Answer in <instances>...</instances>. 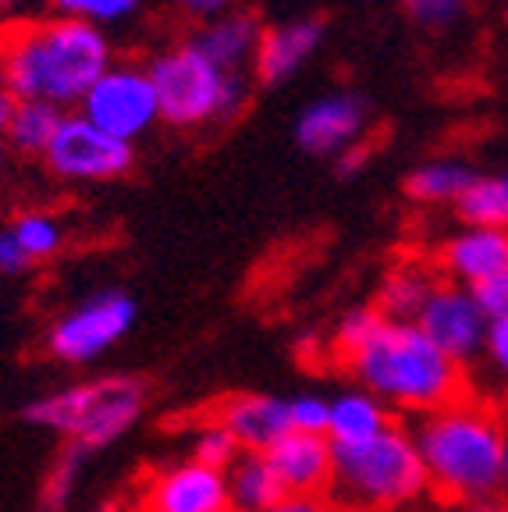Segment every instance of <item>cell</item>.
Returning <instances> with one entry per match:
<instances>
[{"label": "cell", "instance_id": "cell-37", "mask_svg": "<svg viewBox=\"0 0 508 512\" xmlns=\"http://www.w3.org/2000/svg\"><path fill=\"white\" fill-rule=\"evenodd\" d=\"M15 107H18V96L11 93V89L0 86V139H4V132H8L11 118H15Z\"/></svg>", "mask_w": 508, "mask_h": 512}, {"label": "cell", "instance_id": "cell-4", "mask_svg": "<svg viewBox=\"0 0 508 512\" xmlns=\"http://www.w3.org/2000/svg\"><path fill=\"white\" fill-rule=\"evenodd\" d=\"M150 384L135 374H104L64 384L57 392L32 399L22 416L40 431L61 434L82 452H104L118 445L146 413Z\"/></svg>", "mask_w": 508, "mask_h": 512}, {"label": "cell", "instance_id": "cell-34", "mask_svg": "<svg viewBox=\"0 0 508 512\" xmlns=\"http://www.w3.org/2000/svg\"><path fill=\"white\" fill-rule=\"evenodd\" d=\"M370 160H374V146L359 139V143L345 146L338 157H334V175L338 178H359L366 168H370Z\"/></svg>", "mask_w": 508, "mask_h": 512}, {"label": "cell", "instance_id": "cell-32", "mask_svg": "<svg viewBox=\"0 0 508 512\" xmlns=\"http://www.w3.org/2000/svg\"><path fill=\"white\" fill-rule=\"evenodd\" d=\"M484 360L491 363V370L508 381V313L494 317L487 324V342H484Z\"/></svg>", "mask_w": 508, "mask_h": 512}, {"label": "cell", "instance_id": "cell-1", "mask_svg": "<svg viewBox=\"0 0 508 512\" xmlns=\"http://www.w3.org/2000/svg\"><path fill=\"white\" fill-rule=\"evenodd\" d=\"M114 64L107 29L79 18H43L0 36V86L18 100L79 107L100 75Z\"/></svg>", "mask_w": 508, "mask_h": 512}, {"label": "cell", "instance_id": "cell-6", "mask_svg": "<svg viewBox=\"0 0 508 512\" xmlns=\"http://www.w3.org/2000/svg\"><path fill=\"white\" fill-rule=\"evenodd\" d=\"M146 72L157 89L160 121L171 128H207L235 121L249 104L246 72H224L192 40L164 47L150 57Z\"/></svg>", "mask_w": 508, "mask_h": 512}, {"label": "cell", "instance_id": "cell-7", "mask_svg": "<svg viewBox=\"0 0 508 512\" xmlns=\"http://www.w3.org/2000/svg\"><path fill=\"white\" fill-rule=\"evenodd\" d=\"M135 317H139V303L128 296L125 288L107 285L89 292L75 306L57 313L54 324L47 328V356H54L64 367H86L96 363L100 356L125 342L132 331Z\"/></svg>", "mask_w": 508, "mask_h": 512}, {"label": "cell", "instance_id": "cell-12", "mask_svg": "<svg viewBox=\"0 0 508 512\" xmlns=\"http://www.w3.org/2000/svg\"><path fill=\"white\" fill-rule=\"evenodd\" d=\"M143 512H224L231 509L228 470L182 459L157 470L143 488Z\"/></svg>", "mask_w": 508, "mask_h": 512}, {"label": "cell", "instance_id": "cell-30", "mask_svg": "<svg viewBox=\"0 0 508 512\" xmlns=\"http://www.w3.org/2000/svg\"><path fill=\"white\" fill-rule=\"evenodd\" d=\"M288 424H292V431L327 434V424H331V395H320V392L292 395L288 399Z\"/></svg>", "mask_w": 508, "mask_h": 512}, {"label": "cell", "instance_id": "cell-44", "mask_svg": "<svg viewBox=\"0 0 508 512\" xmlns=\"http://www.w3.org/2000/svg\"><path fill=\"white\" fill-rule=\"evenodd\" d=\"M505 25H508V11H505Z\"/></svg>", "mask_w": 508, "mask_h": 512}, {"label": "cell", "instance_id": "cell-2", "mask_svg": "<svg viewBox=\"0 0 508 512\" xmlns=\"http://www.w3.org/2000/svg\"><path fill=\"white\" fill-rule=\"evenodd\" d=\"M505 434V416L469 395L423 413L413 438L427 466L430 491L462 505L494 502L501 495Z\"/></svg>", "mask_w": 508, "mask_h": 512}, {"label": "cell", "instance_id": "cell-5", "mask_svg": "<svg viewBox=\"0 0 508 512\" xmlns=\"http://www.w3.org/2000/svg\"><path fill=\"white\" fill-rule=\"evenodd\" d=\"M430 491L427 466L409 427L391 420L374 438L334 445L331 495L352 512H384Z\"/></svg>", "mask_w": 508, "mask_h": 512}, {"label": "cell", "instance_id": "cell-29", "mask_svg": "<svg viewBox=\"0 0 508 512\" xmlns=\"http://www.w3.org/2000/svg\"><path fill=\"white\" fill-rule=\"evenodd\" d=\"M405 18L423 32H448L466 15V0H402Z\"/></svg>", "mask_w": 508, "mask_h": 512}, {"label": "cell", "instance_id": "cell-25", "mask_svg": "<svg viewBox=\"0 0 508 512\" xmlns=\"http://www.w3.org/2000/svg\"><path fill=\"white\" fill-rule=\"evenodd\" d=\"M11 232L18 235V242H22L32 264L54 260L64 249V224L54 214H47V210H25V214H18L11 221Z\"/></svg>", "mask_w": 508, "mask_h": 512}, {"label": "cell", "instance_id": "cell-38", "mask_svg": "<svg viewBox=\"0 0 508 512\" xmlns=\"http://www.w3.org/2000/svg\"><path fill=\"white\" fill-rule=\"evenodd\" d=\"M501 495H508V434H505V463H501Z\"/></svg>", "mask_w": 508, "mask_h": 512}, {"label": "cell", "instance_id": "cell-36", "mask_svg": "<svg viewBox=\"0 0 508 512\" xmlns=\"http://www.w3.org/2000/svg\"><path fill=\"white\" fill-rule=\"evenodd\" d=\"M267 512H338L327 495H285L278 505H270Z\"/></svg>", "mask_w": 508, "mask_h": 512}, {"label": "cell", "instance_id": "cell-26", "mask_svg": "<svg viewBox=\"0 0 508 512\" xmlns=\"http://www.w3.org/2000/svg\"><path fill=\"white\" fill-rule=\"evenodd\" d=\"M384 313L377 310V306H352V310H345L342 317H338V324H334L331 331V352L338 356V360H349L352 352L363 349L370 338L377 335V328L384 324Z\"/></svg>", "mask_w": 508, "mask_h": 512}, {"label": "cell", "instance_id": "cell-45", "mask_svg": "<svg viewBox=\"0 0 508 512\" xmlns=\"http://www.w3.org/2000/svg\"><path fill=\"white\" fill-rule=\"evenodd\" d=\"M505 406H508V395H505Z\"/></svg>", "mask_w": 508, "mask_h": 512}, {"label": "cell", "instance_id": "cell-20", "mask_svg": "<svg viewBox=\"0 0 508 512\" xmlns=\"http://www.w3.org/2000/svg\"><path fill=\"white\" fill-rule=\"evenodd\" d=\"M477 178V168L466 160L455 157H434L416 164L405 175V196L423 207H452L462 192L469 189V182Z\"/></svg>", "mask_w": 508, "mask_h": 512}, {"label": "cell", "instance_id": "cell-22", "mask_svg": "<svg viewBox=\"0 0 508 512\" xmlns=\"http://www.w3.org/2000/svg\"><path fill=\"white\" fill-rule=\"evenodd\" d=\"M64 107L47 104V100H18L15 118H11L4 143L22 157H43L50 146V139L57 136V128L64 121Z\"/></svg>", "mask_w": 508, "mask_h": 512}, {"label": "cell", "instance_id": "cell-15", "mask_svg": "<svg viewBox=\"0 0 508 512\" xmlns=\"http://www.w3.org/2000/svg\"><path fill=\"white\" fill-rule=\"evenodd\" d=\"M267 459L278 470L288 495H327L334 480V441L327 434L288 431Z\"/></svg>", "mask_w": 508, "mask_h": 512}, {"label": "cell", "instance_id": "cell-14", "mask_svg": "<svg viewBox=\"0 0 508 512\" xmlns=\"http://www.w3.org/2000/svg\"><path fill=\"white\" fill-rule=\"evenodd\" d=\"M214 420L235 434L242 452H267V448H274L292 431V424H288V399H281L274 392L224 395L214 409Z\"/></svg>", "mask_w": 508, "mask_h": 512}, {"label": "cell", "instance_id": "cell-23", "mask_svg": "<svg viewBox=\"0 0 508 512\" xmlns=\"http://www.w3.org/2000/svg\"><path fill=\"white\" fill-rule=\"evenodd\" d=\"M452 207L455 217L462 221V228H508L505 178L477 175Z\"/></svg>", "mask_w": 508, "mask_h": 512}, {"label": "cell", "instance_id": "cell-10", "mask_svg": "<svg viewBox=\"0 0 508 512\" xmlns=\"http://www.w3.org/2000/svg\"><path fill=\"white\" fill-rule=\"evenodd\" d=\"M420 331L445 352L448 360H455L459 367L484 360V342H487V324L484 310L477 306L469 285L459 281L437 278V285L430 288L427 303L416 313Z\"/></svg>", "mask_w": 508, "mask_h": 512}, {"label": "cell", "instance_id": "cell-24", "mask_svg": "<svg viewBox=\"0 0 508 512\" xmlns=\"http://www.w3.org/2000/svg\"><path fill=\"white\" fill-rule=\"evenodd\" d=\"M86 459H89V452H82L79 445H68V441H64L61 456L50 463L47 477H43V484H40V502H36L40 512H68Z\"/></svg>", "mask_w": 508, "mask_h": 512}, {"label": "cell", "instance_id": "cell-42", "mask_svg": "<svg viewBox=\"0 0 508 512\" xmlns=\"http://www.w3.org/2000/svg\"><path fill=\"white\" fill-rule=\"evenodd\" d=\"M501 178H505V189H508V175H501Z\"/></svg>", "mask_w": 508, "mask_h": 512}, {"label": "cell", "instance_id": "cell-9", "mask_svg": "<svg viewBox=\"0 0 508 512\" xmlns=\"http://www.w3.org/2000/svg\"><path fill=\"white\" fill-rule=\"evenodd\" d=\"M79 114L100 125L104 132H111V136L125 139V143L143 139L160 121L157 89H153L146 64L114 61L82 96Z\"/></svg>", "mask_w": 508, "mask_h": 512}, {"label": "cell", "instance_id": "cell-17", "mask_svg": "<svg viewBox=\"0 0 508 512\" xmlns=\"http://www.w3.org/2000/svg\"><path fill=\"white\" fill-rule=\"evenodd\" d=\"M263 29L267 25H263V18L256 11L231 8L228 15H217L199 25L189 40L224 72H246V68H253Z\"/></svg>", "mask_w": 508, "mask_h": 512}, {"label": "cell", "instance_id": "cell-16", "mask_svg": "<svg viewBox=\"0 0 508 512\" xmlns=\"http://www.w3.org/2000/svg\"><path fill=\"white\" fill-rule=\"evenodd\" d=\"M508 267V228H462L437 249L441 278L477 285Z\"/></svg>", "mask_w": 508, "mask_h": 512}, {"label": "cell", "instance_id": "cell-13", "mask_svg": "<svg viewBox=\"0 0 508 512\" xmlns=\"http://www.w3.org/2000/svg\"><path fill=\"white\" fill-rule=\"evenodd\" d=\"M324 40L327 22L320 15H302L278 25H267L253 57V75L263 86H281V82L295 79L320 54Z\"/></svg>", "mask_w": 508, "mask_h": 512}, {"label": "cell", "instance_id": "cell-39", "mask_svg": "<svg viewBox=\"0 0 508 512\" xmlns=\"http://www.w3.org/2000/svg\"><path fill=\"white\" fill-rule=\"evenodd\" d=\"M22 0H0V15H8V11H15Z\"/></svg>", "mask_w": 508, "mask_h": 512}, {"label": "cell", "instance_id": "cell-3", "mask_svg": "<svg viewBox=\"0 0 508 512\" xmlns=\"http://www.w3.org/2000/svg\"><path fill=\"white\" fill-rule=\"evenodd\" d=\"M345 367L366 392L402 413L423 416L466 395V367L448 360L416 320H384Z\"/></svg>", "mask_w": 508, "mask_h": 512}, {"label": "cell", "instance_id": "cell-41", "mask_svg": "<svg viewBox=\"0 0 508 512\" xmlns=\"http://www.w3.org/2000/svg\"><path fill=\"white\" fill-rule=\"evenodd\" d=\"M0 171H4V143H0Z\"/></svg>", "mask_w": 508, "mask_h": 512}, {"label": "cell", "instance_id": "cell-40", "mask_svg": "<svg viewBox=\"0 0 508 512\" xmlns=\"http://www.w3.org/2000/svg\"><path fill=\"white\" fill-rule=\"evenodd\" d=\"M491 512H508V495H505V498H501V502H498V505H494V509H491Z\"/></svg>", "mask_w": 508, "mask_h": 512}, {"label": "cell", "instance_id": "cell-8", "mask_svg": "<svg viewBox=\"0 0 508 512\" xmlns=\"http://www.w3.org/2000/svg\"><path fill=\"white\" fill-rule=\"evenodd\" d=\"M43 164L54 178L72 185H104L118 182L135 168V143L111 136L79 111L64 114L57 136L50 139Z\"/></svg>", "mask_w": 508, "mask_h": 512}, {"label": "cell", "instance_id": "cell-31", "mask_svg": "<svg viewBox=\"0 0 508 512\" xmlns=\"http://www.w3.org/2000/svg\"><path fill=\"white\" fill-rule=\"evenodd\" d=\"M469 292H473V299H477V306L484 310L487 320L505 317L508 313V267L491 274V278L477 281V285H469Z\"/></svg>", "mask_w": 508, "mask_h": 512}, {"label": "cell", "instance_id": "cell-28", "mask_svg": "<svg viewBox=\"0 0 508 512\" xmlns=\"http://www.w3.org/2000/svg\"><path fill=\"white\" fill-rule=\"evenodd\" d=\"M239 456H242V445L235 441V434L224 424H217V420H207V424L196 427V434H192L189 459H196V463L214 466V470H228Z\"/></svg>", "mask_w": 508, "mask_h": 512}, {"label": "cell", "instance_id": "cell-11", "mask_svg": "<svg viewBox=\"0 0 508 512\" xmlns=\"http://www.w3.org/2000/svg\"><path fill=\"white\" fill-rule=\"evenodd\" d=\"M370 125V107L359 93L338 89V93L313 96L310 104H302L295 114L292 136L295 146L310 157H338L345 146L359 143Z\"/></svg>", "mask_w": 508, "mask_h": 512}, {"label": "cell", "instance_id": "cell-35", "mask_svg": "<svg viewBox=\"0 0 508 512\" xmlns=\"http://www.w3.org/2000/svg\"><path fill=\"white\" fill-rule=\"evenodd\" d=\"M175 8L182 11L189 22L203 25L217 15H228L231 8H239V0H175Z\"/></svg>", "mask_w": 508, "mask_h": 512}, {"label": "cell", "instance_id": "cell-19", "mask_svg": "<svg viewBox=\"0 0 508 512\" xmlns=\"http://www.w3.org/2000/svg\"><path fill=\"white\" fill-rule=\"evenodd\" d=\"M285 495L288 491H285V484H281L274 463L267 459V452H242V456L228 466L231 509L267 512L270 505H278Z\"/></svg>", "mask_w": 508, "mask_h": 512}, {"label": "cell", "instance_id": "cell-43", "mask_svg": "<svg viewBox=\"0 0 508 512\" xmlns=\"http://www.w3.org/2000/svg\"><path fill=\"white\" fill-rule=\"evenodd\" d=\"M224 512H239V509H224Z\"/></svg>", "mask_w": 508, "mask_h": 512}, {"label": "cell", "instance_id": "cell-21", "mask_svg": "<svg viewBox=\"0 0 508 512\" xmlns=\"http://www.w3.org/2000/svg\"><path fill=\"white\" fill-rule=\"evenodd\" d=\"M437 285V274L423 264H395L381 281V292H377V310L388 320H416V313L427 303L430 288Z\"/></svg>", "mask_w": 508, "mask_h": 512}, {"label": "cell", "instance_id": "cell-18", "mask_svg": "<svg viewBox=\"0 0 508 512\" xmlns=\"http://www.w3.org/2000/svg\"><path fill=\"white\" fill-rule=\"evenodd\" d=\"M388 424H391V406L384 399H377L374 392H366L363 384L331 395L327 438H331L334 445H356V441L374 438V434L384 431Z\"/></svg>", "mask_w": 508, "mask_h": 512}, {"label": "cell", "instance_id": "cell-27", "mask_svg": "<svg viewBox=\"0 0 508 512\" xmlns=\"http://www.w3.org/2000/svg\"><path fill=\"white\" fill-rule=\"evenodd\" d=\"M50 4H54V15L79 18V22L107 29V25H121L135 18L146 0H50Z\"/></svg>", "mask_w": 508, "mask_h": 512}, {"label": "cell", "instance_id": "cell-33", "mask_svg": "<svg viewBox=\"0 0 508 512\" xmlns=\"http://www.w3.org/2000/svg\"><path fill=\"white\" fill-rule=\"evenodd\" d=\"M29 267H32V260L22 249V242H18V235L11 232V224H0V274H4V278H18V274H25Z\"/></svg>", "mask_w": 508, "mask_h": 512}]
</instances>
